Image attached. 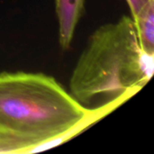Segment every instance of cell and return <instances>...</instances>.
Returning a JSON list of instances; mask_svg holds the SVG:
<instances>
[{"instance_id": "6da1fadb", "label": "cell", "mask_w": 154, "mask_h": 154, "mask_svg": "<svg viewBox=\"0 0 154 154\" xmlns=\"http://www.w3.org/2000/svg\"><path fill=\"white\" fill-rule=\"evenodd\" d=\"M154 56L140 46L133 17L99 26L88 38L69 79V93L86 107L125 103L151 79Z\"/></svg>"}, {"instance_id": "7a4b0ae2", "label": "cell", "mask_w": 154, "mask_h": 154, "mask_svg": "<svg viewBox=\"0 0 154 154\" xmlns=\"http://www.w3.org/2000/svg\"><path fill=\"white\" fill-rule=\"evenodd\" d=\"M89 111L51 76L0 73V132L26 139L34 147L62 135Z\"/></svg>"}, {"instance_id": "3957f363", "label": "cell", "mask_w": 154, "mask_h": 154, "mask_svg": "<svg viewBox=\"0 0 154 154\" xmlns=\"http://www.w3.org/2000/svg\"><path fill=\"white\" fill-rule=\"evenodd\" d=\"M85 0H55L59 23V42L62 50L69 49L76 27L84 9Z\"/></svg>"}, {"instance_id": "277c9868", "label": "cell", "mask_w": 154, "mask_h": 154, "mask_svg": "<svg viewBox=\"0 0 154 154\" xmlns=\"http://www.w3.org/2000/svg\"><path fill=\"white\" fill-rule=\"evenodd\" d=\"M133 19L141 49L154 56V0H149Z\"/></svg>"}, {"instance_id": "5b68a950", "label": "cell", "mask_w": 154, "mask_h": 154, "mask_svg": "<svg viewBox=\"0 0 154 154\" xmlns=\"http://www.w3.org/2000/svg\"><path fill=\"white\" fill-rule=\"evenodd\" d=\"M34 144L22 137L0 132V153H29Z\"/></svg>"}, {"instance_id": "8992f818", "label": "cell", "mask_w": 154, "mask_h": 154, "mask_svg": "<svg viewBox=\"0 0 154 154\" xmlns=\"http://www.w3.org/2000/svg\"><path fill=\"white\" fill-rule=\"evenodd\" d=\"M131 9L132 17H134L149 0H126Z\"/></svg>"}]
</instances>
